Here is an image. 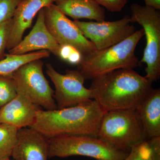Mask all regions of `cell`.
<instances>
[{
  "label": "cell",
  "mask_w": 160,
  "mask_h": 160,
  "mask_svg": "<svg viewBox=\"0 0 160 160\" xmlns=\"http://www.w3.org/2000/svg\"><path fill=\"white\" fill-rule=\"evenodd\" d=\"M152 84L133 69H122L94 78L89 89L106 112L135 110L153 89Z\"/></svg>",
  "instance_id": "obj_1"
},
{
  "label": "cell",
  "mask_w": 160,
  "mask_h": 160,
  "mask_svg": "<svg viewBox=\"0 0 160 160\" xmlns=\"http://www.w3.org/2000/svg\"><path fill=\"white\" fill-rule=\"evenodd\" d=\"M106 112L94 100L72 107L37 112L32 128L49 139L62 135H87L97 137L100 123Z\"/></svg>",
  "instance_id": "obj_2"
},
{
  "label": "cell",
  "mask_w": 160,
  "mask_h": 160,
  "mask_svg": "<svg viewBox=\"0 0 160 160\" xmlns=\"http://www.w3.org/2000/svg\"><path fill=\"white\" fill-rule=\"evenodd\" d=\"M144 35L140 29L121 42L83 56L78 70L86 80H92L118 69L137 68L140 63L135 52Z\"/></svg>",
  "instance_id": "obj_3"
},
{
  "label": "cell",
  "mask_w": 160,
  "mask_h": 160,
  "mask_svg": "<svg viewBox=\"0 0 160 160\" xmlns=\"http://www.w3.org/2000/svg\"><path fill=\"white\" fill-rule=\"evenodd\" d=\"M97 137L116 149L127 152L148 139L135 110L105 112Z\"/></svg>",
  "instance_id": "obj_4"
},
{
  "label": "cell",
  "mask_w": 160,
  "mask_h": 160,
  "mask_svg": "<svg viewBox=\"0 0 160 160\" xmlns=\"http://www.w3.org/2000/svg\"><path fill=\"white\" fill-rule=\"evenodd\" d=\"M49 142V158L80 156L96 160H123L129 153L87 135H62L50 138Z\"/></svg>",
  "instance_id": "obj_5"
},
{
  "label": "cell",
  "mask_w": 160,
  "mask_h": 160,
  "mask_svg": "<svg viewBox=\"0 0 160 160\" xmlns=\"http://www.w3.org/2000/svg\"><path fill=\"white\" fill-rule=\"evenodd\" d=\"M132 23L142 27L146 39V46L140 63L146 64L147 78L152 82L160 77V12L152 7L141 6L137 3L130 7Z\"/></svg>",
  "instance_id": "obj_6"
},
{
  "label": "cell",
  "mask_w": 160,
  "mask_h": 160,
  "mask_svg": "<svg viewBox=\"0 0 160 160\" xmlns=\"http://www.w3.org/2000/svg\"><path fill=\"white\" fill-rule=\"evenodd\" d=\"M42 59L31 61L23 65L12 73L18 94L30 102L45 110L58 109L54 90L43 73Z\"/></svg>",
  "instance_id": "obj_7"
},
{
  "label": "cell",
  "mask_w": 160,
  "mask_h": 160,
  "mask_svg": "<svg viewBox=\"0 0 160 160\" xmlns=\"http://www.w3.org/2000/svg\"><path fill=\"white\" fill-rule=\"evenodd\" d=\"M46 73L55 87L53 98L58 109L72 107L93 100L92 92L84 86L86 80L78 70L67 69L64 74L58 72L51 64L46 65Z\"/></svg>",
  "instance_id": "obj_8"
},
{
  "label": "cell",
  "mask_w": 160,
  "mask_h": 160,
  "mask_svg": "<svg viewBox=\"0 0 160 160\" xmlns=\"http://www.w3.org/2000/svg\"><path fill=\"white\" fill-rule=\"evenodd\" d=\"M73 22L97 50L106 49L121 42L136 32L135 27L128 15L114 21L82 22L74 20Z\"/></svg>",
  "instance_id": "obj_9"
},
{
  "label": "cell",
  "mask_w": 160,
  "mask_h": 160,
  "mask_svg": "<svg viewBox=\"0 0 160 160\" xmlns=\"http://www.w3.org/2000/svg\"><path fill=\"white\" fill-rule=\"evenodd\" d=\"M43 10L46 27L60 46H72L83 56L97 50L73 21L68 18L55 4L46 6Z\"/></svg>",
  "instance_id": "obj_10"
},
{
  "label": "cell",
  "mask_w": 160,
  "mask_h": 160,
  "mask_svg": "<svg viewBox=\"0 0 160 160\" xmlns=\"http://www.w3.org/2000/svg\"><path fill=\"white\" fill-rule=\"evenodd\" d=\"M60 47L46 27L42 8L38 12L36 22L29 34L8 52L10 54L22 55L36 50H45L58 57Z\"/></svg>",
  "instance_id": "obj_11"
},
{
  "label": "cell",
  "mask_w": 160,
  "mask_h": 160,
  "mask_svg": "<svg viewBox=\"0 0 160 160\" xmlns=\"http://www.w3.org/2000/svg\"><path fill=\"white\" fill-rule=\"evenodd\" d=\"M49 139L31 127L18 130L11 157L14 160H48Z\"/></svg>",
  "instance_id": "obj_12"
},
{
  "label": "cell",
  "mask_w": 160,
  "mask_h": 160,
  "mask_svg": "<svg viewBox=\"0 0 160 160\" xmlns=\"http://www.w3.org/2000/svg\"><path fill=\"white\" fill-rule=\"evenodd\" d=\"M54 2V0H22L21 2L12 18L11 32L6 50L9 51L21 42L24 32L31 27L38 12Z\"/></svg>",
  "instance_id": "obj_13"
},
{
  "label": "cell",
  "mask_w": 160,
  "mask_h": 160,
  "mask_svg": "<svg viewBox=\"0 0 160 160\" xmlns=\"http://www.w3.org/2000/svg\"><path fill=\"white\" fill-rule=\"evenodd\" d=\"M40 107L32 104L21 95L0 108V124H6L19 129L31 127L37 112Z\"/></svg>",
  "instance_id": "obj_14"
},
{
  "label": "cell",
  "mask_w": 160,
  "mask_h": 160,
  "mask_svg": "<svg viewBox=\"0 0 160 160\" xmlns=\"http://www.w3.org/2000/svg\"><path fill=\"white\" fill-rule=\"evenodd\" d=\"M148 139L160 136V89H152L135 110Z\"/></svg>",
  "instance_id": "obj_15"
},
{
  "label": "cell",
  "mask_w": 160,
  "mask_h": 160,
  "mask_svg": "<svg viewBox=\"0 0 160 160\" xmlns=\"http://www.w3.org/2000/svg\"><path fill=\"white\" fill-rule=\"evenodd\" d=\"M55 5L66 16L74 20L81 19L105 21V10L95 0H54Z\"/></svg>",
  "instance_id": "obj_16"
},
{
  "label": "cell",
  "mask_w": 160,
  "mask_h": 160,
  "mask_svg": "<svg viewBox=\"0 0 160 160\" xmlns=\"http://www.w3.org/2000/svg\"><path fill=\"white\" fill-rule=\"evenodd\" d=\"M50 52L40 50L22 55L6 54L0 60V76H12V73L21 66L31 61L49 58Z\"/></svg>",
  "instance_id": "obj_17"
},
{
  "label": "cell",
  "mask_w": 160,
  "mask_h": 160,
  "mask_svg": "<svg viewBox=\"0 0 160 160\" xmlns=\"http://www.w3.org/2000/svg\"><path fill=\"white\" fill-rule=\"evenodd\" d=\"M18 130V128L11 125L0 124V160L11 157Z\"/></svg>",
  "instance_id": "obj_18"
},
{
  "label": "cell",
  "mask_w": 160,
  "mask_h": 160,
  "mask_svg": "<svg viewBox=\"0 0 160 160\" xmlns=\"http://www.w3.org/2000/svg\"><path fill=\"white\" fill-rule=\"evenodd\" d=\"M18 95L14 81L12 76H0V108Z\"/></svg>",
  "instance_id": "obj_19"
},
{
  "label": "cell",
  "mask_w": 160,
  "mask_h": 160,
  "mask_svg": "<svg viewBox=\"0 0 160 160\" xmlns=\"http://www.w3.org/2000/svg\"><path fill=\"white\" fill-rule=\"evenodd\" d=\"M123 160H154L147 140L132 147Z\"/></svg>",
  "instance_id": "obj_20"
},
{
  "label": "cell",
  "mask_w": 160,
  "mask_h": 160,
  "mask_svg": "<svg viewBox=\"0 0 160 160\" xmlns=\"http://www.w3.org/2000/svg\"><path fill=\"white\" fill-rule=\"evenodd\" d=\"M58 57L73 65H78L82 62L83 55L78 50L69 45H61Z\"/></svg>",
  "instance_id": "obj_21"
},
{
  "label": "cell",
  "mask_w": 160,
  "mask_h": 160,
  "mask_svg": "<svg viewBox=\"0 0 160 160\" xmlns=\"http://www.w3.org/2000/svg\"><path fill=\"white\" fill-rule=\"evenodd\" d=\"M22 0H0V24L11 19Z\"/></svg>",
  "instance_id": "obj_22"
},
{
  "label": "cell",
  "mask_w": 160,
  "mask_h": 160,
  "mask_svg": "<svg viewBox=\"0 0 160 160\" xmlns=\"http://www.w3.org/2000/svg\"><path fill=\"white\" fill-rule=\"evenodd\" d=\"M12 24V19L0 24V60L6 57L5 51L11 32Z\"/></svg>",
  "instance_id": "obj_23"
},
{
  "label": "cell",
  "mask_w": 160,
  "mask_h": 160,
  "mask_svg": "<svg viewBox=\"0 0 160 160\" xmlns=\"http://www.w3.org/2000/svg\"><path fill=\"white\" fill-rule=\"evenodd\" d=\"M101 6L112 12L122 11L128 0H95Z\"/></svg>",
  "instance_id": "obj_24"
},
{
  "label": "cell",
  "mask_w": 160,
  "mask_h": 160,
  "mask_svg": "<svg viewBox=\"0 0 160 160\" xmlns=\"http://www.w3.org/2000/svg\"><path fill=\"white\" fill-rule=\"evenodd\" d=\"M147 141L154 160H160V136L150 138Z\"/></svg>",
  "instance_id": "obj_25"
},
{
  "label": "cell",
  "mask_w": 160,
  "mask_h": 160,
  "mask_svg": "<svg viewBox=\"0 0 160 160\" xmlns=\"http://www.w3.org/2000/svg\"><path fill=\"white\" fill-rule=\"evenodd\" d=\"M145 6L152 7L154 9L160 10V0H144Z\"/></svg>",
  "instance_id": "obj_26"
},
{
  "label": "cell",
  "mask_w": 160,
  "mask_h": 160,
  "mask_svg": "<svg viewBox=\"0 0 160 160\" xmlns=\"http://www.w3.org/2000/svg\"><path fill=\"white\" fill-rule=\"evenodd\" d=\"M5 160H13V159L12 160L10 158H9V159H6Z\"/></svg>",
  "instance_id": "obj_27"
}]
</instances>
